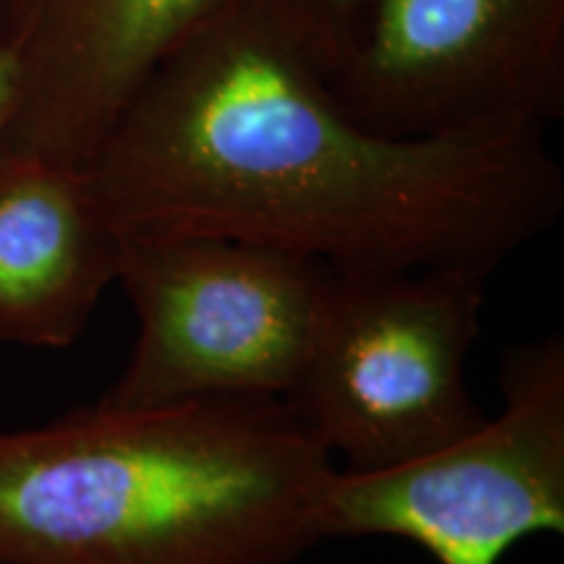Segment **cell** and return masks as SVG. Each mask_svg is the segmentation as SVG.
I'll return each instance as SVG.
<instances>
[{"instance_id":"7","label":"cell","mask_w":564,"mask_h":564,"mask_svg":"<svg viewBox=\"0 0 564 564\" xmlns=\"http://www.w3.org/2000/svg\"><path fill=\"white\" fill-rule=\"evenodd\" d=\"M232 0H0L19 63L6 152L87 167L178 47Z\"/></svg>"},{"instance_id":"9","label":"cell","mask_w":564,"mask_h":564,"mask_svg":"<svg viewBox=\"0 0 564 564\" xmlns=\"http://www.w3.org/2000/svg\"><path fill=\"white\" fill-rule=\"evenodd\" d=\"M327 79L371 0H238Z\"/></svg>"},{"instance_id":"3","label":"cell","mask_w":564,"mask_h":564,"mask_svg":"<svg viewBox=\"0 0 564 564\" xmlns=\"http://www.w3.org/2000/svg\"><path fill=\"white\" fill-rule=\"evenodd\" d=\"M484 282L455 270L327 267L285 403L343 470L394 468L484 423L465 377Z\"/></svg>"},{"instance_id":"2","label":"cell","mask_w":564,"mask_h":564,"mask_svg":"<svg viewBox=\"0 0 564 564\" xmlns=\"http://www.w3.org/2000/svg\"><path fill=\"white\" fill-rule=\"evenodd\" d=\"M333 474L285 400L95 403L0 434V564H293Z\"/></svg>"},{"instance_id":"8","label":"cell","mask_w":564,"mask_h":564,"mask_svg":"<svg viewBox=\"0 0 564 564\" xmlns=\"http://www.w3.org/2000/svg\"><path fill=\"white\" fill-rule=\"evenodd\" d=\"M121 236L84 167L0 158V343L68 348L118 278Z\"/></svg>"},{"instance_id":"5","label":"cell","mask_w":564,"mask_h":564,"mask_svg":"<svg viewBox=\"0 0 564 564\" xmlns=\"http://www.w3.org/2000/svg\"><path fill=\"white\" fill-rule=\"evenodd\" d=\"M502 411L384 470H340L322 494L324 541L390 535L436 564H499L520 541L564 533V340L502 361Z\"/></svg>"},{"instance_id":"10","label":"cell","mask_w":564,"mask_h":564,"mask_svg":"<svg viewBox=\"0 0 564 564\" xmlns=\"http://www.w3.org/2000/svg\"><path fill=\"white\" fill-rule=\"evenodd\" d=\"M19 100V63L9 45L0 42V158L6 154V141L13 123Z\"/></svg>"},{"instance_id":"1","label":"cell","mask_w":564,"mask_h":564,"mask_svg":"<svg viewBox=\"0 0 564 564\" xmlns=\"http://www.w3.org/2000/svg\"><path fill=\"white\" fill-rule=\"evenodd\" d=\"M84 173L121 238H228L343 272L489 280L564 209L544 129H366L238 0L162 63Z\"/></svg>"},{"instance_id":"6","label":"cell","mask_w":564,"mask_h":564,"mask_svg":"<svg viewBox=\"0 0 564 564\" xmlns=\"http://www.w3.org/2000/svg\"><path fill=\"white\" fill-rule=\"evenodd\" d=\"M327 84L384 137L544 129L564 116V0H371Z\"/></svg>"},{"instance_id":"4","label":"cell","mask_w":564,"mask_h":564,"mask_svg":"<svg viewBox=\"0 0 564 564\" xmlns=\"http://www.w3.org/2000/svg\"><path fill=\"white\" fill-rule=\"evenodd\" d=\"M324 272L314 259L228 238H121L116 280L139 335L100 403L285 400L306 356Z\"/></svg>"}]
</instances>
